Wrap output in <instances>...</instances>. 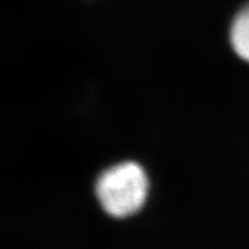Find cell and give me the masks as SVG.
I'll return each mask as SVG.
<instances>
[{
	"label": "cell",
	"instance_id": "cell-1",
	"mask_svg": "<svg viewBox=\"0 0 249 249\" xmlns=\"http://www.w3.org/2000/svg\"><path fill=\"white\" fill-rule=\"evenodd\" d=\"M148 177L136 163L126 161L109 168L97 180L99 203L111 216L127 217L140 210L148 196Z\"/></svg>",
	"mask_w": 249,
	"mask_h": 249
},
{
	"label": "cell",
	"instance_id": "cell-2",
	"mask_svg": "<svg viewBox=\"0 0 249 249\" xmlns=\"http://www.w3.org/2000/svg\"><path fill=\"white\" fill-rule=\"evenodd\" d=\"M230 39L238 56L249 62V4L236 14L230 31Z\"/></svg>",
	"mask_w": 249,
	"mask_h": 249
}]
</instances>
